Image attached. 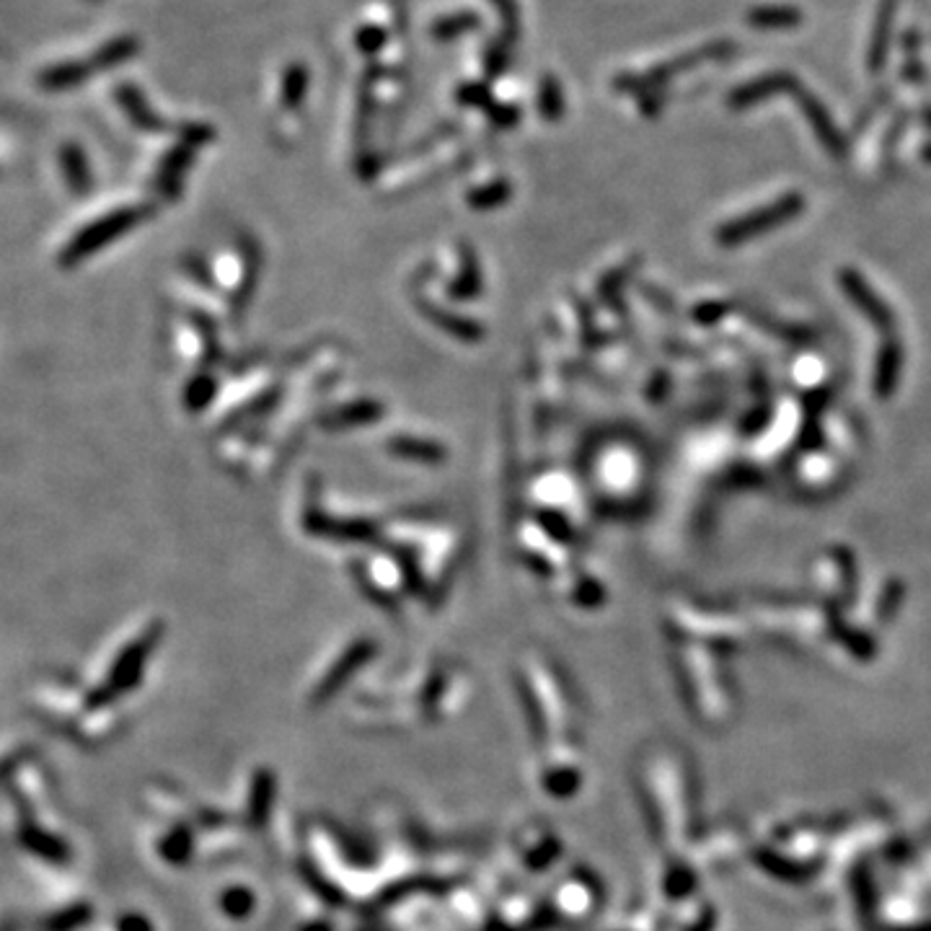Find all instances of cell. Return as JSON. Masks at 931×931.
Masks as SVG:
<instances>
[{"mask_svg": "<svg viewBox=\"0 0 931 931\" xmlns=\"http://www.w3.org/2000/svg\"><path fill=\"white\" fill-rule=\"evenodd\" d=\"M735 53H737V45L732 39L709 42V45L696 47L688 55H680V58L665 62V66H657V68L647 70V73L616 78V89L618 91H631V94H650V91L665 86V83L671 81L673 75L699 68V66H703V62L728 60L730 55H735Z\"/></svg>", "mask_w": 931, "mask_h": 931, "instance_id": "obj_1", "label": "cell"}, {"mask_svg": "<svg viewBox=\"0 0 931 931\" xmlns=\"http://www.w3.org/2000/svg\"><path fill=\"white\" fill-rule=\"evenodd\" d=\"M802 208H805V200H802V195H787L773 205H769V208L750 212V216H745V218L732 220L730 225H724L717 238H720V244H728V246L741 244V241H748V238H756V236H760V233L777 229V225L787 223V220H792L794 216H800Z\"/></svg>", "mask_w": 931, "mask_h": 931, "instance_id": "obj_2", "label": "cell"}, {"mask_svg": "<svg viewBox=\"0 0 931 931\" xmlns=\"http://www.w3.org/2000/svg\"><path fill=\"white\" fill-rule=\"evenodd\" d=\"M135 220H138V212H135V210H119V212H112V216H106L102 220H96L94 225H89L86 231H81L73 241H70L68 248H66V261H75V259L86 257V254L94 252L96 246H102L104 241L115 238L117 233L127 231V225H132Z\"/></svg>", "mask_w": 931, "mask_h": 931, "instance_id": "obj_3", "label": "cell"}, {"mask_svg": "<svg viewBox=\"0 0 931 931\" xmlns=\"http://www.w3.org/2000/svg\"><path fill=\"white\" fill-rule=\"evenodd\" d=\"M802 86L798 81V75L784 73V70H777V73H766L756 78V81L745 83V86L735 89L730 94V106L732 109H748V106H756L764 102V98L777 96V94H798Z\"/></svg>", "mask_w": 931, "mask_h": 931, "instance_id": "obj_4", "label": "cell"}, {"mask_svg": "<svg viewBox=\"0 0 931 931\" xmlns=\"http://www.w3.org/2000/svg\"><path fill=\"white\" fill-rule=\"evenodd\" d=\"M794 96H798V102H800V106H802V112H805L807 123L813 125V132H815V138L821 140V146L826 148V151L834 153V155H843V153H846V140H843V135H841V130H838V127H836L834 117L828 115L826 106L821 104V98L813 96V94H810V91H805V89H800L798 94H794Z\"/></svg>", "mask_w": 931, "mask_h": 931, "instance_id": "obj_5", "label": "cell"}, {"mask_svg": "<svg viewBox=\"0 0 931 931\" xmlns=\"http://www.w3.org/2000/svg\"><path fill=\"white\" fill-rule=\"evenodd\" d=\"M98 68L94 58L86 60H70V62H60V66H53L47 70H42L39 73V89L53 91V94H60V91H73L78 86H83V83L89 81L91 75H96Z\"/></svg>", "mask_w": 931, "mask_h": 931, "instance_id": "obj_6", "label": "cell"}, {"mask_svg": "<svg viewBox=\"0 0 931 931\" xmlns=\"http://www.w3.org/2000/svg\"><path fill=\"white\" fill-rule=\"evenodd\" d=\"M895 11H898V0H883V3H880L877 24H874L870 53H866V68H870L872 73H880L887 62L893 26H895Z\"/></svg>", "mask_w": 931, "mask_h": 931, "instance_id": "obj_7", "label": "cell"}, {"mask_svg": "<svg viewBox=\"0 0 931 931\" xmlns=\"http://www.w3.org/2000/svg\"><path fill=\"white\" fill-rule=\"evenodd\" d=\"M115 98H117V104L123 106L125 115L130 117V123L135 127H140V130H151V132L163 130L161 117L155 115L151 106H148L146 96L140 94V91L135 86H130V83H125V86H117Z\"/></svg>", "mask_w": 931, "mask_h": 931, "instance_id": "obj_8", "label": "cell"}, {"mask_svg": "<svg viewBox=\"0 0 931 931\" xmlns=\"http://www.w3.org/2000/svg\"><path fill=\"white\" fill-rule=\"evenodd\" d=\"M748 24L766 32L798 30L802 24V11L794 5H758L748 11Z\"/></svg>", "mask_w": 931, "mask_h": 931, "instance_id": "obj_9", "label": "cell"}, {"mask_svg": "<svg viewBox=\"0 0 931 931\" xmlns=\"http://www.w3.org/2000/svg\"><path fill=\"white\" fill-rule=\"evenodd\" d=\"M60 168H62V174H66L68 187L73 189L75 195H83V191H89V187H91L89 161H86V153H83L75 143H68L60 151Z\"/></svg>", "mask_w": 931, "mask_h": 931, "instance_id": "obj_10", "label": "cell"}, {"mask_svg": "<svg viewBox=\"0 0 931 931\" xmlns=\"http://www.w3.org/2000/svg\"><path fill=\"white\" fill-rule=\"evenodd\" d=\"M21 841H24L26 849L34 851L37 857L53 859V862H62V859L68 857L66 843H60L58 838L49 836L47 830H42V828L24 826V830H21Z\"/></svg>", "mask_w": 931, "mask_h": 931, "instance_id": "obj_11", "label": "cell"}, {"mask_svg": "<svg viewBox=\"0 0 931 931\" xmlns=\"http://www.w3.org/2000/svg\"><path fill=\"white\" fill-rule=\"evenodd\" d=\"M846 288H849L851 298H854V301L859 305H862L864 314L872 316V322H877V324H887V322H891V314H887L883 305L877 303V298H874L870 293V290H864L862 286H859V280H854V277H849V280H846Z\"/></svg>", "mask_w": 931, "mask_h": 931, "instance_id": "obj_12", "label": "cell"}, {"mask_svg": "<svg viewBox=\"0 0 931 931\" xmlns=\"http://www.w3.org/2000/svg\"><path fill=\"white\" fill-rule=\"evenodd\" d=\"M903 47H906V66H903V75H906L908 81L919 86V83L923 81V75H927V73H923L921 60H919V32L908 30L906 37H903Z\"/></svg>", "mask_w": 931, "mask_h": 931, "instance_id": "obj_13", "label": "cell"}, {"mask_svg": "<svg viewBox=\"0 0 931 931\" xmlns=\"http://www.w3.org/2000/svg\"><path fill=\"white\" fill-rule=\"evenodd\" d=\"M538 104H542L546 119H557L565 112V94H561V86L551 75L544 78L542 91H538Z\"/></svg>", "mask_w": 931, "mask_h": 931, "instance_id": "obj_14", "label": "cell"}, {"mask_svg": "<svg viewBox=\"0 0 931 931\" xmlns=\"http://www.w3.org/2000/svg\"><path fill=\"white\" fill-rule=\"evenodd\" d=\"M305 81H309V78H305V70L301 66L288 68L286 78H282V104L298 106V102H301L305 94Z\"/></svg>", "mask_w": 931, "mask_h": 931, "instance_id": "obj_15", "label": "cell"}, {"mask_svg": "<svg viewBox=\"0 0 931 931\" xmlns=\"http://www.w3.org/2000/svg\"><path fill=\"white\" fill-rule=\"evenodd\" d=\"M86 919H89V908L78 906V908H70V911H66V913H58V916H53V919H47L45 929L47 931H70L75 927V923H81Z\"/></svg>", "mask_w": 931, "mask_h": 931, "instance_id": "obj_16", "label": "cell"}, {"mask_svg": "<svg viewBox=\"0 0 931 931\" xmlns=\"http://www.w3.org/2000/svg\"><path fill=\"white\" fill-rule=\"evenodd\" d=\"M474 26V19L472 16H464V19H445L443 24L440 26H435V32L438 37H443V39H447V37H453V34H461V32H466V30H472Z\"/></svg>", "mask_w": 931, "mask_h": 931, "instance_id": "obj_17", "label": "cell"}, {"mask_svg": "<svg viewBox=\"0 0 931 931\" xmlns=\"http://www.w3.org/2000/svg\"><path fill=\"white\" fill-rule=\"evenodd\" d=\"M119 931H151V927H148V921L140 919V916L127 913L119 919Z\"/></svg>", "mask_w": 931, "mask_h": 931, "instance_id": "obj_18", "label": "cell"}, {"mask_svg": "<svg viewBox=\"0 0 931 931\" xmlns=\"http://www.w3.org/2000/svg\"><path fill=\"white\" fill-rule=\"evenodd\" d=\"M383 45V32L381 30H368L360 34V47L362 49H379Z\"/></svg>", "mask_w": 931, "mask_h": 931, "instance_id": "obj_19", "label": "cell"}, {"mask_svg": "<svg viewBox=\"0 0 931 931\" xmlns=\"http://www.w3.org/2000/svg\"><path fill=\"white\" fill-rule=\"evenodd\" d=\"M492 3H494V5H500L502 16L508 19V24H515V13H517V9H515L513 0H492Z\"/></svg>", "mask_w": 931, "mask_h": 931, "instance_id": "obj_20", "label": "cell"}, {"mask_svg": "<svg viewBox=\"0 0 931 931\" xmlns=\"http://www.w3.org/2000/svg\"><path fill=\"white\" fill-rule=\"evenodd\" d=\"M464 102H468V104H476V102H485L487 98V89H481V86H474V89H466L464 94Z\"/></svg>", "mask_w": 931, "mask_h": 931, "instance_id": "obj_21", "label": "cell"}, {"mask_svg": "<svg viewBox=\"0 0 931 931\" xmlns=\"http://www.w3.org/2000/svg\"><path fill=\"white\" fill-rule=\"evenodd\" d=\"M923 123H927L931 127V106H927V109H923Z\"/></svg>", "mask_w": 931, "mask_h": 931, "instance_id": "obj_22", "label": "cell"}]
</instances>
